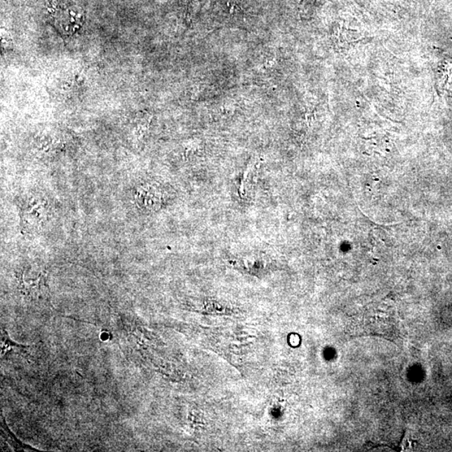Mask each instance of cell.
I'll use <instances>...</instances> for the list:
<instances>
[{
  "label": "cell",
  "instance_id": "5",
  "mask_svg": "<svg viewBox=\"0 0 452 452\" xmlns=\"http://www.w3.org/2000/svg\"><path fill=\"white\" fill-rule=\"evenodd\" d=\"M228 6L230 7V13L232 15L240 16L243 14L242 8L237 3L230 1L228 2Z\"/></svg>",
  "mask_w": 452,
  "mask_h": 452
},
{
  "label": "cell",
  "instance_id": "3",
  "mask_svg": "<svg viewBox=\"0 0 452 452\" xmlns=\"http://www.w3.org/2000/svg\"><path fill=\"white\" fill-rule=\"evenodd\" d=\"M19 289L29 298H43L48 292L47 274L38 267H25L16 273Z\"/></svg>",
  "mask_w": 452,
  "mask_h": 452
},
{
  "label": "cell",
  "instance_id": "1",
  "mask_svg": "<svg viewBox=\"0 0 452 452\" xmlns=\"http://www.w3.org/2000/svg\"><path fill=\"white\" fill-rule=\"evenodd\" d=\"M51 215V204L41 194L26 198L21 204L20 225L23 234H34L41 232Z\"/></svg>",
  "mask_w": 452,
  "mask_h": 452
},
{
  "label": "cell",
  "instance_id": "4",
  "mask_svg": "<svg viewBox=\"0 0 452 452\" xmlns=\"http://www.w3.org/2000/svg\"><path fill=\"white\" fill-rule=\"evenodd\" d=\"M164 195L158 185L153 182H142L134 190V199L140 210L143 211H159L163 206Z\"/></svg>",
  "mask_w": 452,
  "mask_h": 452
},
{
  "label": "cell",
  "instance_id": "2",
  "mask_svg": "<svg viewBox=\"0 0 452 452\" xmlns=\"http://www.w3.org/2000/svg\"><path fill=\"white\" fill-rule=\"evenodd\" d=\"M49 13L55 27L66 36L75 33L84 23V13L69 2L51 0Z\"/></svg>",
  "mask_w": 452,
  "mask_h": 452
}]
</instances>
